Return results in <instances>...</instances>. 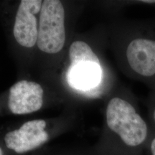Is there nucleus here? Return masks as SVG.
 <instances>
[{"label": "nucleus", "instance_id": "nucleus-6", "mask_svg": "<svg viewBox=\"0 0 155 155\" xmlns=\"http://www.w3.org/2000/svg\"><path fill=\"white\" fill-rule=\"evenodd\" d=\"M43 104V89L39 83L21 81L9 91L8 105L15 114H27L40 110Z\"/></svg>", "mask_w": 155, "mask_h": 155}, {"label": "nucleus", "instance_id": "nucleus-5", "mask_svg": "<svg viewBox=\"0 0 155 155\" xmlns=\"http://www.w3.org/2000/svg\"><path fill=\"white\" fill-rule=\"evenodd\" d=\"M45 127L46 122L42 119L26 122L19 129L9 131L5 135L6 146L18 154L33 150L48 141Z\"/></svg>", "mask_w": 155, "mask_h": 155}, {"label": "nucleus", "instance_id": "nucleus-9", "mask_svg": "<svg viewBox=\"0 0 155 155\" xmlns=\"http://www.w3.org/2000/svg\"><path fill=\"white\" fill-rule=\"evenodd\" d=\"M144 3H155V1H142Z\"/></svg>", "mask_w": 155, "mask_h": 155}, {"label": "nucleus", "instance_id": "nucleus-10", "mask_svg": "<svg viewBox=\"0 0 155 155\" xmlns=\"http://www.w3.org/2000/svg\"><path fill=\"white\" fill-rule=\"evenodd\" d=\"M153 117H154V121H155V109H154V112H153Z\"/></svg>", "mask_w": 155, "mask_h": 155}, {"label": "nucleus", "instance_id": "nucleus-11", "mask_svg": "<svg viewBox=\"0 0 155 155\" xmlns=\"http://www.w3.org/2000/svg\"><path fill=\"white\" fill-rule=\"evenodd\" d=\"M0 155H3V152H2V150L1 148H0Z\"/></svg>", "mask_w": 155, "mask_h": 155}, {"label": "nucleus", "instance_id": "nucleus-7", "mask_svg": "<svg viewBox=\"0 0 155 155\" xmlns=\"http://www.w3.org/2000/svg\"><path fill=\"white\" fill-rule=\"evenodd\" d=\"M129 66L141 77L155 75V40L136 38L130 42L126 52Z\"/></svg>", "mask_w": 155, "mask_h": 155}, {"label": "nucleus", "instance_id": "nucleus-2", "mask_svg": "<svg viewBox=\"0 0 155 155\" xmlns=\"http://www.w3.org/2000/svg\"><path fill=\"white\" fill-rule=\"evenodd\" d=\"M71 65L67 71V81L72 88L88 91L99 84L102 68L99 59L88 44L75 41L69 50Z\"/></svg>", "mask_w": 155, "mask_h": 155}, {"label": "nucleus", "instance_id": "nucleus-4", "mask_svg": "<svg viewBox=\"0 0 155 155\" xmlns=\"http://www.w3.org/2000/svg\"><path fill=\"white\" fill-rule=\"evenodd\" d=\"M42 1L22 0L17 10L14 25V36L17 42L25 48H32L38 37V21L35 15L40 12Z\"/></svg>", "mask_w": 155, "mask_h": 155}, {"label": "nucleus", "instance_id": "nucleus-8", "mask_svg": "<svg viewBox=\"0 0 155 155\" xmlns=\"http://www.w3.org/2000/svg\"><path fill=\"white\" fill-rule=\"evenodd\" d=\"M151 152H152V155H155V138L151 143Z\"/></svg>", "mask_w": 155, "mask_h": 155}, {"label": "nucleus", "instance_id": "nucleus-1", "mask_svg": "<svg viewBox=\"0 0 155 155\" xmlns=\"http://www.w3.org/2000/svg\"><path fill=\"white\" fill-rule=\"evenodd\" d=\"M106 122L108 128L127 146L138 147L146 140L148 134L146 122L126 100L116 97L108 102Z\"/></svg>", "mask_w": 155, "mask_h": 155}, {"label": "nucleus", "instance_id": "nucleus-3", "mask_svg": "<svg viewBox=\"0 0 155 155\" xmlns=\"http://www.w3.org/2000/svg\"><path fill=\"white\" fill-rule=\"evenodd\" d=\"M65 42V11L61 2L43 1L39 21L38 47L45 53L55 54L63 49Z\"/></svg>", "mask_w": 155, "mask_h": 155}]
</instances>
